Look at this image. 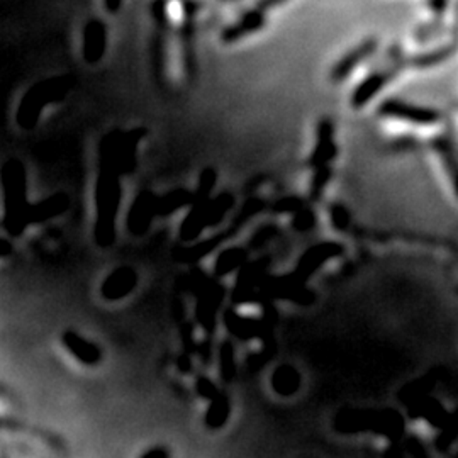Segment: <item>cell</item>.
Masks as SVG:
<instances>
[{"instance_id": "6da1fadb", "label": "cell", "mask_w": 458, "mask_h": 458, "mask_svg": "<svg viewBox=\"0 0 458 458\" xmlns=\"http://www.w3.org/2000/svg\"><path fill=\"white\" fill-rule=\"evenodd\" d=\"M4 192V228L11 236H20L29 226V202L26 168L18 158H11L2 165Z\"/></svg>"}, {"instance_id": "7a4b0ae2", "label": "cell", "mask_w": 458, "mask_h": 458, "mask_svg": "<svg viewBox=\"0 0 458 458\" xmlns=\"http://www.w3.org/2000/svg\"><path fill=\"white\" fill-rule=\"evenodd\" d=\"M122 189L121 175L107 168H101L96 182V229L94 236L98 246L107 248L115 241L119 205Z\"/></svg>"}, {"instance_id": "3957f363", "label": "cell", "mask_w": 458, "mask_h": 458, "mask_svg": "<svg viewBox=\"0 0 458 458\" xmlns=\"http://www.w3.org/2000/svg\"><path fill=\"white\" fill-rule=\"evenodd\" d=\"M144 136L143 129L138 131H113L106 134L98 146L101 168L113 170L117 175H127L136 167V150Z\"/></svg>"}, {"instance_id": "277c9868", "label": "cell", "mask_w": 458, "mask_h": 458, "mask_svg": "<svg viewBox=\"0 0 458 458\" xmlns=\"http://www.w3.org/2000/svg\"><path fill=\"white\" fill-rule=\"evenodd\" d=\"M68 92V80L65 78H49L39 82L27 90L26 96L20 101V106L15 114L18 125L23 129H32L39 121V114L51 102L61 101Z\"/></svg>"}, {"instance_id": "5b68a950", "label": "cell", "mask_w": 458, "mask_h": 458, "mask_svg": "<svg viewBox=\"0 0 458 458\" xmlns=\"http://www.w3.org/2000/svg\"><path fill=\"white\" fill-rule=\"evenodd\" d=\"M379 114L389 119H399V121L411 122L418 126H430L441 121V114L435 109L419 107L414 104L399 101V98H387L379 107Z\"/></svg>"}, {"instance_id": "8992f818", "label": "cell", "mask_w": 458, "mask_h": 458, "mask_svg": "<svg viewBox=\"0 0 458 458\" xmlns=\"http://www.w3.org/2000/svg\"><path fill=\"white\" fill-rule=\"evenodd\" d=\"M155 217H158V197L148 191H141L134 197L127 212V231L133 236H143L151 228Z\"/></svg>"}, {"instance_id": "52a82bcc", "label": "cell", "mask_w": 458, "mask_h": 458, "mask_svg": "<svg viewBox=\"0 0 458 458\" xmlns=\"http://www.w3.org/2000/svg\"><path fill=\"white\" fill-rule=\"evenodd\" d=\"M199 12L197 0H182V26H180V43L182 58L187 75L196 72V18Z\"/></svg>"}, {"instance_id": "ba28073f", "label": "cell", "mask_w": 458, "mask_h": 458, "mask_svg": "<svg viewBox=\"0 0 458 458\" xmlns=\"http://www.w3.org/2000/svg\"><path fill=\"white\" fill-rule=\"evenodd\" d=\"M377 48H379V41L375 38L363 39L360 44H357V46L350 49L348 53H345V55L334 63V67L331 68V73H329V75H331V80L334 84L345 82L346 78L352 75L355 70L358 68V65H360L362 61L369 60L370 56H374V53L377 51Z\"/></svg>"}, {"instance_id": "9c48e42d", "label": "cell", "mask_w": 458, "mask_h": 458, "mask_svg": "<svg viewBox=\"0 0 458 458\" xmlns=\"http://www.w3.org/2000/svg\"><path fill=\"white\" fill-rule=\"evenodd\" d=\"M267 11L258 9L257 6L253 9L246 11L234 20L233 24L226 26L221 31V41L224 44H234L238 41L245 39L246 36L255 34V32L262 31L267 24Z\"/></svg>"}, {"instance_id": "30bf717a", "label": "cell", "mask_w": 458, "mask_h": 458, "mask_svg": "<svg viewBox=\"0 0 458 458\" xmlns=\"http://www.w3.org/2000/svg\"><path fill=\"white\" fill-rule=\"evenodd\" d=\"M138 287V272L133 267H117L107 275L101 287V294L106 300L125 299Z\"/></svg>"}, {"instance_id": "8fae6325", "label": "cell", "mask_w": 458, "mask_h": 458, "mask_svg": "<svg viewBox=\"0 0 458 458\" xmlns=\"http://www.w3.org/2000/svg\"><path fill=\"white\" fill-rule=\"evenodd\" d=\"M394 65H397V61H395ZM394 65H392V68L389 70H377V72L370 73L369 77L363 78L360 84L355 87L352 98H350V104H352L353 109H362L363 106L369 104V102L381 92L383 87L389 84L395 73L399 72V68H394Z\"/></svg>"}, {"instance_id": "7c38bea8", "label": "cell", "mask_w": 458, "mask_h": 458, "mask_svg": "<svg viewBox=\"0 0 458 458\" xmlns=\"http://www.w3.org/2000/svg\"><path fill=\"white\" fill-rule=\"evenodd\" d=\"M343 251L338 243H317V245L311 246L304 251V255L300 257L299 263H297V272L295 275H299L300 279L307 280L312 274H316L321 267L324 265L326 262L338 257V255Z\"/></svg>"}, {"instance_id": "4fadbf2b", "label": "cell", "mask_w": 458, "mask_h": 458, "mask_svg": "<svg viewBox=\"0 0 458 458\" xmlns=\"http://www.w3.org/2000/svg\"><path fill=\"white\" fill-rule=\"evenodd\" d=\"M107 48V32L104 20L94 18L87 20L84 27V48L82 56L89 65H97L104 58Z\"/></svg>"}, {"instance_id": "5bb4252c", "label": "cell", "mask_w": 458, "mask_h": 458, "mask_svg": "<svg viewBox=\"0 0 458 458\" xmlns=\"http://www.w3.org/2000/svg\"><path fill=\"white\" fill-rule=\"evenodd\" d=\"M210 197H199L193 193V202L191 204V210L185 216L180 228V239L185 243L197 241L202 234V231L208 226V201Z\"/></svg>"}, {"instance_id": "9a60e30c", "label": "cell", "mask_w": 458, "mask_h": 458, "mask_svg": "<svg viewBox=\"0 0 458 458\" xmlns=\"http://www.w3.org/2000/svg\"><path fill=\"white\" fill-rule=\"evenodd\" d=\"M61 343H63L67 352L75 357L78 362L84 365H97L102 360V350L101 346L94 343V341L87 340L85 336L78 334L77 331H65L61 336Z\"/></svg>"}, {"instance_id": "2e32d148", "label": "cell", "mask_w": 458, "mask_h": 458, "mask_svg": "<svg viewBox=\"0 0 458 458\" xmlns=\"http://www.w3.org/2000/svg\"><path fill=\"white\" fill-rule=\"evenodd\" d=\"M336 156V144H334V126L328 117H323L317 125L316 146L311 155V165L316 168L328 167L329 162Z\"/></svg>"}, {"instance_id": "e0dca14e", "label": "cell", "mask_w": 458, "mask_h": 458, "mask_svg": "<svg viewBox=\"0 0 458 458\" xmlns=\"http://www.w3.org/2000/svg\"><path fill=\"white\" fill-rule=\"evenodd\" d=\"M265 288L274 297H280V299L292 300L295 304H311L314 300L312 292L307 291V287L304 286V279H300L299 275L288 279H275L270 280L267 284Z\"/></svg>"}, {"instance_id": "ac0fdd59", "label": "cell", "mask_w": 458, "mask_h": 458, "mask_svg": "<svg viewBox=\"0 0 458 458\" xmlns=\"http://www.w3.org/2000/svg\"><path fill=\"white\" fill-rule=\"evenodd\" d=\"M70 208V197L63 192H56L53 196L46 197L38 204H29V224H39V222H46L49 220L61 216L67 212Z\"/></svg>"}, {"instance_id": "d6986e66", "label": "cell", "mask_w": 458, "mask_h": 458, "mask_svg": "<svg viewBox=\"0 0 458 458\" xmlns=\"http://www.w3.org/2000/svg\"><path fill=\"white\" fill-rule=\"evenodd\" d=\"M300 374L294 365H284L277 367L272 374V389L275 390V394L282 395V397H291L297 390L300 389Z\"/></svg>"}, {"instance_id": "ffe728a7", "label": "cell", "mask_w": 458, "mask_h": 458, "mask_svg": "<svg viewBox=\"0 0 458 458\" xmlns=\"http://www.w3.org/2000/svg\"><path fill=\"white\" fill-rule=\"evenodd\" d=\"M221 297V291L216 287L205 288L204 294L199 297V303H197V319L201 321V324L205 329H212L216 326L217 307H220Z\"/></svg>"}, {"instance_id": "44dd1931", "label": "cell", "mask_w": 458, "mask_h": 458, "mask_svg": "<svg viewBox=\"0 0 458 458\" xmlns=\"http://www.w3.org/2000/svg\"><path fill=\"white\" fill-rule=\"evenodd\" d=\"M246 258H248V253H246L245 248H239V246L222 250L217 255L216 263H214V274L217 277H228L239 268H245Z\"/></svg>"}, {"instance_id": "7402d4cb", "label": "cell", "mask_w": 458, "mask_h": 458, "mask_svg": "<svg viewBox=\"0 0 458 458\" xmlns=\"http://www.w3.org/2000/svg\"><path fill=\"white\" fill-rule=\"evenodd\" d=\"M208 412H205V426L210 430H220L228 423V418L231 414V402L228 395L217 392L212 399L209 401Z\"/></svg>"}, {"instance_id": "603a6c76", "label": "cell", "mask_w": 458, "mask_h": 458, "mask_svg": "<svg viewBox=\"0 0 458 458\" xmlns=\"http://www.w3.org/2000/svg\"><path fill=\"white\" fill-rule=\"evenodd\" d=\"M457 49H458L457 43L445 44V46H440V48L433 49V51L421 53V55L411 56L409 60H407V63H409V67H412V68H421V70L433 68V67H436V65H440V63H443V61L450 60V58L455 55Z\"/></svg>"}, {"instance_id": "cb8c5ba5", "label": "cell", "mask_w": 458, "mask_h": 458, "mask_svg": "<svg viewBox=\"0 0 458 458\" xmlns=\"http://www.w3.org/2000/svg\"><path fill=\"white\" fill-rule=\"evenodd\" d=\"M224 324L228 331L239 340H250L260 333V324L257 321L248 319V317L238 314L236 311H228L224 314Z\"/></svg>"}, {"instance_id": "d4e9b609", "label": "cell", "mask_w": 458, "mask_h": 458, "mask_svg": "<svg viewBox=\"0 0 458 458\" xmlns=\"http://www.w3.org/2000/svg\"><path fill=\"white\" fill-rule=\"evenodd\" d=\"M193 202V192L187 189H175L167 192L165 196L158 197V216L168 217L177 210L184 209L185 205H191Z\"/></svg>"}, {"instance_id": "484cf974", "label": "cell", "mask_w": 458, "mask_h": 458, "mask_svg": "<svg viewBox=\"0 0 458 458\" xmlns=\"http://www.w3.org/2000/svg\"><path fill=\"white\" fill-rule=\"evenodd\" d=\"M234 205V196L229 192H221L220 196L210 197L208 201V226H217L224 220L226 214L233 209Z\"/></svg>"}, {"instance_id": "4316f807", "label": "cell", "mask_w": 458, "mask_h": 458, "mask_svg": "<svg viewBox=\"0 0 458 458\" xmlns=\"http://www.w3.org/2000/svg\"><path fill=\"white\" fill-rule=\"evenodd\" d=\"M436 151L440 153V156L443 158V163L447 165L450 175H452L453 185H455V191L458 193V155L453 150V144L450 143V139H436L435 143Z\"/></svg>"}, {"instance_id": "83f0119b", "label": "cell", "mask_w": 458, "mask_h": 458, "mask_svg": "<svg viewBox=\"0 0 458 458\" xmlns=\"http://www.w3.org/2000/svg\"><path fill=\"white\" fill-rule=\"evenodd\" d=\"M220 372L224 382H231L236 374V362H234V348L229 341L220 346Z\"/></svg>"}, {"instance_id": "f1b7e54d", "label": "cell", "mask_w": 458, "mask_h": 458, "mask_svg": "<svg viewBox=\"0 0 458 458\" xmlns=\"http://www.w3.org/2000/svg\"><path fill=\"white\" fill-rule=\"evenodd\" d=\"M216 180H217V173L214 168H205V170H202L201 177H199V185H197L196 189V196L199 197H212V189L214 185H216Z\"/></svg>"}, {"instance_id": "f546056e", "label": "cell", "mask_w": 458, "mask_h": 458, "mask_svg": "<svg viewBox=\"0 0 458 458\" xmlns=\"http://www.w3.org/2000/svg\"><path fill=\"white\" fill-rule=\"evenodd\" d=\"M217 243H220V239H210V241H204V243H199V245L189 246V248L184 250V253L187 255L184 260H187V262H193V260H199L201 257H205L209 251H212V248L217 245Z\"/></svg>"}, {"instance_id": "4dcf8cb0", "label": "cell", "mask_w": 458, "mask_h": 458, "mask_svg": "<svg viewBox=\"0 0 458 458\" xmlns=\"http://www.w3.org/2000/svg\"><path fill=\"white\" fill-rule=\"evenodd\" d=\"M314 226V212L307 209H300L294 214V228L297 231H309Z\"/></svg>"}, {"instance_id": "1f68e13d", "label": "cell", "mask_w": 458, "mask_h": 458, "mask_svg": "<svg viewBox=\"0 0 458 458\" xmlns=\"http://www.w3.org/2000/svg\"><path fill=\"white\" fill-rule=\"evenodd\" d=\"M196 390H197V394H199L202 399H208V401H210V399H212L214 395H216L217 392H220V390H217L216 383L210 381L209 377H204V375L197 379Z\"/></svg>"}, {"instance_id": "d6a6232c", "label": "cell", "mask_w": 458, "mask_h": 458, "mask_svg": "<svg viewBox=\"0 0 458 458\" xmlns=\"http://www.w3.org/2000/svg\"><path fill=\"white\" fill-rule=\"evenodd\" d=\"M274 209L280 214H295L297 210L303 209V201L297 199V197H286V199H280L274 205Z\"/></svg>"}, {"instance_id": "836d02e7", "label": "cell", "mask_w": 458, "mask_h": 458, "mask_svg": "<svg viewBox=\"0 0 458 458\" xmlns=\"http://www.w3.org/2000/svg\"><path fill=\"white\" fill-rule=\"evenodd\" d=\"M331 221H333L334 228H336L338 231L346 229V226H348V222H350V216L343 205H333Z\"/></svg>"}, {"instance_id": "e575fe53", "label": "cell", "mask_w": 458, "mask_h": 458, "mask_svg": "<svg viewBox=\"0 0 458 458\" xmlns=\"http://www.w3.org/2000/svg\"><path fill=\"white\" fill-rule=\"evenodd\" d=\"M448 4L450 0H428V7H430L433 12H436L438 15H441L448 9Z\"/></svg>"}, {"instance_id": "d590c367", "label": "cell", "mask_w": 458, "mask_h": 458, "mask_svg": "<svg viewBox=\"0 0 458 458\" xmlns=\"http://www.w3.org/2000/svg\"><path fill=\"white\" fill-rule=\"evenodd\" d=\"M284 2H287V0H257V4H255V6L262 11H270V9H274V7L282 6Z\"/></svg>"}, {"instance_id": "8d00e7d4", "label": "cell", "mask_w": 458, "mask_h": 458, "mask_svg": "<svg viewBox=\"0 0 458 458\" xmlns=\"http://www.w3.org/2000/svg\"><path fill=\"white\" fill-rule=\"evenodd\" d=\"M170 453H168V450H165L163 447H156V448H151L148 450V452L143 453L144 458H167Z\"/></svg>"}, {"instance_id": "74e56055", "label": "cell", "mask_w": 458, "mask_h": 458, "mask_svg": "<svg viewBox=\"0 0 458 458\" xmlns=\"http://www.w3.org/2000/svg\"><path fill=\"white\" fill-rule=\"evenodd\" d=\"M104 7L109 14H117L122 7V0H104Z\"/></svg>"}, {"instance_id": "f35d334b", "label": "cell", "mask_w": 458, "mask_h": 458, "mask_svg": "<svg viewBox=\"0 0 458 458\" xmlns=\"http://www.w3.org/2000/svg\"><path fill=\"white\" fill-rule=\"evenodd\" d=\"M0 245H2V257H9V253H11V245H9V241H7V239H2V243H0Z\"/></svg>"}, {"instance_id": "ab89813d", "label": "cell", "mask_w": 458, "mask_h": 458, "mask_svg": "<svg viewBox=\"0 0 458 458\" xmlns=\"http://www.w3.org/2000/svg\"><path fill=\"white\" fill-rule=\"evenodd\" d=\"M222 2H233V0H222Z\"/></svg>"}]
</instances>
